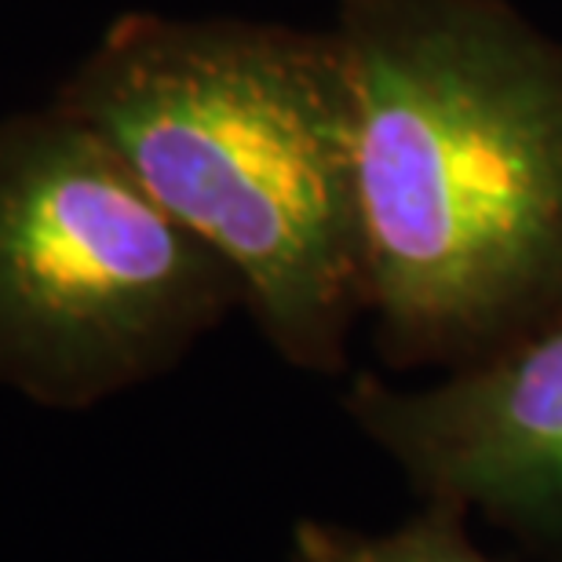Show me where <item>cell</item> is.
<instances>
[{
  "label": "cell",
  "mask_w": 562,
  "mask_h": 562,
  "mask_svg": "<svg viewBox=\"0 0 562 562\" xmlns=\"http://www.w3.org/2000/svg\"><path fill=\"white\" fill-rule=\"evenodd\" d=\"M351 406L435 490L501 512L562 515V314L442 384L395 391L366 380Z\"/></svg>",
  "instance_id": "277c9868"
},
{
  "label": "cell",
  "mask_w": 562,
  "mask_h": 562,
  "mask_svg": "<svg viewBox=\"0 0 562 562\" xmlns=\"http://www.w3.org/2000/svg\"><path fill=\"white\" fill-rule=\"evenodd\" d=\"M238 281L88 121H0V384L81 409L154 376Z\"/></svg>",
  "instance_id": "3957f363"
},
{
  "label": "cell",
  "mask_w": 562,
  "mask_h": 562,
  "mask_svg": "<svg viewBox=\"0 0 562 562\" xmlns=\"http://www.w3.org/2000/svg\"><path fill=\"white\" fill-rule=\"evenodd\" d=\"M366 307L413 358L562 314V41L508 0H336Z\"/></svg>",
  "instance_id": "6da1fadb"
},
{
  "label": "cell",
  "mask_w": 562,
  "mask_h": 562,
  "mask_svg": "<svg viewBox=\"0 0 562 562\" xmlns=\"http://www.w3.org/2000/svg\"><path fill=\"white\" fill-rule=\"evenodd\" d=\"M300 562H490L446 526H413L391 537H351L325 526H300Z\"/></svg>",
  "instance_id": "5b68a950"
},
{
  "label": "cell",
  "mask_w": 562,
  "mask_h": 562,
  "mask_svg": "<svg viewBox=\"0 0 562 562\" xmlns=\"http://www.w3.org/2000/svg\"><path fill=\"white\" fill-rule=\"evenodd\" d=\"M55 106L88 121L216 252L296 366L333 369L366 307L358 103L336 30L132 11Z\"/></svg>",
  "instance_id": "7a4b0ae2"
}]
</instances>
